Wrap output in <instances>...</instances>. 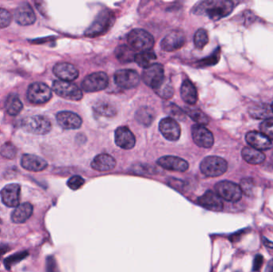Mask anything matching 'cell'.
<instances>
[{"mask_svg":"<svg viewBox=\"0 0 273 272\" xmlns=\"http://www.w3.org/2000/svg\"><path fill=\"white\" fill-rule=\"evenodd\" d=\"M57 124L65 130H77L81 127L83 120L75 113L62 111L56 115Z\"/></svg>","mask_w":273,"mask_h":272,"instance_id":"cell-15","label":"cell"},{"mask_svg":"<svg viewBox=\"0 0 273 272\" xmlns=\"http://www.w3.org/2000/svg\"><path fill=\"white\" fill-rule=\"evenodd\" d=\"M263 261H264V259H263L262 256L257 255L256 256L254 261V267H252L254 271L258 272L260 270V269L262 267Z\"/></svg>","mask_w":273,"mask_h":272,"instance_id":"cell-46","label":"cell"},{"mask_svg":"<svg viewBox=\"0 0 273 272\" xmlns=\"http://www.w3.org/2000/svg\"><path fill=\"white\" fill-rule=\"evenodd\" d=\"M271 112L272 111L271 107L268 104H256L249 110L250 115L257 119H265L267 117H270Z\"/></svg>","mask_w":273,"mask_h":272,"instance_id":"cell-33","label":"cell"},{"mask_svg":"<svg viewBox=\"0 0 273 272\" xmlns=\"http://www.w3.org/2000/svg\"><path fill=\"white\" fill-rule=\"evenodd\" d=\"M198 203L205 208L212 212H221L224 204L221 197L212 191H207L198 199Z\"/></svg>","mask_w":273,"mask_h":272,"instance_id":"cell-21","label":"cell"},{"mask_svg":"<svg viewBox=\"0 0 273 272\" xmlns=\"http://www.w3.org/2000/svg\"><path fill=\"white\" fill-rule=\"evenodd\" d=\"M21 165L28 171L41 172L47 169V162L38 156L25 154L22 157Z\"/></svg>","mask_w":273,"mask_h":272,"instance_id":"cell-23","label":"cell"},{"mask_svg":"<svg viewBox=\"0 0 273 272\" xmlns=\"http://www.w3.org/2000/svg\"><path fill=\"white\" fill-rule=\"evenodd\" d=\"M20 185L18 184H10L6 185L1 191L3 203L7 207H16L20 205Z\"/></svg>","mask_w":273,"mask_h":272,"instance_id":"cell-16","label":"cell"},{"mask_svg":"<svg viewBox=\"0 0 273 272\" xmlns=\"http://www.w3.org/2000/svg\"><path fill=\"white\" fill-rule=\"evenodd\" d=\"M113 13L109 10H103L98 15L92 25L86 30L85 35L88 37H97L104 34L114 23Z\"/></svg>","mask_w":273,"mask_h":272,"instance_id":"cell-4","label":"cell"},{"mask_svg":"<svg viewBox=\"0 0 273 272\" xmlns=\"http://www.w3.org/2000/svg\"><path fill=\"white\" fill-rule=\"evenodd\" d=\"M260 130L264 136L273 141V117L264 120L260 125Z\"/></svg>","mask_w":273,"mask_h":272,"instance_id":"cell-39","label":"cell"},{"mask_svg":"<svg viewBox=\"0 0 273 272\" xmlns=\"http://www.w3.org/2000/svg\"><path fill=\"white\" fill-rule=\"evenodd\" d=\"M52 89L57 95L70 101H79L83 98V92L77 85L70 81L56 80L53 82Z\"/></svg>","mask_w":273,"mask_h":272,"instance_id":"cell-6","label":"cell"},{"mask_svg":"<svg viewBox=\"0 0 273 272\" xmlns=\"http://www.w3.org/2000/svg\"><path fill=\"white\" fill-rule=\"evenodd\" d=\"M168 114H170L171 117H173L175 120H184L185 117V114L183 110H181V108L177 107L176 104H169L168 106Z\"/></svg>","mask_w":273,"mask_h":272,"instance_id":"cell-41","label":"cell"},{"mask_svg":"<svg viewBox=\"0 0 273 272\" xmlns=\"http://www.w3.org/2000/svg\"><path fill=\"white\" fill-rule=\"evenodd\" d=\"M115 56L121 62H131L134 61L135 53L133 49L126 45H121L115 50Z\"/></svg>","mask_w":273,"mask_h":272,"instance_id":"cell-31","label":"cell"},{"mask_svg":"<svg viewBox=\"0 0 273 272\" xmlns=\"http://www.w3.org/2000/svg\"><path fill=\"white\" fill-rule=\"evenodd\" d=\"M192 137L197 145L201 148L209 149L213 145L214 137L212 132L204 125L194 124L192 127Z\"/></svg>","mask_w":273,"mask_h":272,"instance_id":"cell-12","label":"cell"},{"mask_svg":"<svg viewBox=\"0 0 273 272\" xmlns=\"http://www.w3.org/2000/svg\"><path fill=\"white\" fill-rule=\"evenodd\" d=\"M33 213V206L30 203L20 204L11 213V220L14 224H24L31 217Z\"/></svg>","mask_w":273,"mask_h":272,"instance_id":"cell-25","label":"cell"},{"mask_svg":"<svg viewBox=\"0 0 273 272\" xmlns=\"http://www.w3.org/2000/svg\"><path fill=\"white\" fill-rule=\"evenodd\" d=\"M90 165L91 168L96 171L108 172L115 168L116 160L112 156L103 153L94 157Z\"/></svg>","mask_w":273,"mask_h":272,"instance_id":"cell-24","label":"cell"},{"mask_svg":"<svg viewBox=\"0 0 273 272\" xmlns=\"http://www.w3.org/2000/svg\"><path fill=\"white\" fill-rule=\"evenodd\" d=\"M156 117L154 110L149 107H143L136 112L135 119L139 124L148 127L152 124Z\"/></svg>","mask_w":273,"mask_h":272,"instance_id":"cell-29","label":"cell"},{"mask_svg":"<svg viewBox=\"0 0 273 272\" xmlns=\"http://www.w3.org/2000/svg\"><path fill=\"white\" fill-rule=\"evenodd\" d=\"M93 110L99 115L103 116V117H113L118 113L115 104L107 100H99L93 106Z\"/></svg>","mask_w":273,"mask_h":272,"instance_id":"cell-28","label":"cell"},{"mask_svg":"<svg viewBox=\"0 0 273 272\" xmlns=\"http://www.w3.org/2000/svg\"><path fill=\"white\" fill-rule=\"evenodd\" d=\"M53 72L56 77L64 81H74L77 79L79 75L77 69L74 65L67 62L56 64L53 68Z\"/></svg>","mask_w":273,"mask_h":272,"instance_id":"cell-20","label":"cell"},{"mask_svg":"<svg viewBox=\"0 0 273 272\" xmlns=\"http://www.w3.org/2000/svg\"><path fill=\"white\" fill-rule=\"evenodd\" d=\"M115 143L120 148L130 150L134 147L136 139L127 127H119L115 130Z\"/></svg>","mask_w":273,"mask_h":272,"instance_id":"cell-22","label":"cell"},{"mask_svg":"<svg viewBox=\"0 0 273 272\" xmlns=\"http://www.w3.org/2000/svg\"><path fill=\"white\" fill-rule=\"evenodd\" d=\"M27 256H28V253L27 252H21V253H16V254L9 256L4 261L5 267L9 270L12 266L24 260Z\"/></svg>","mask_w":273,"mask_h":272,"instance_id":"cell-38","label":"cell"},{"mask_svg":"<svg viewBox=\"0 0 273 272\" xmlns=\"http://www.w3.org/2000/svg\"><path fill=\"white\" fill-rule=\"evenodd\" d=\"M241 156L246 162L251 164H260L265 160V155L262 152L247 146L241 151Z\"/></svg>","mask_w":273,"mask_h":272,"instance_id":"cell-27","label":"cell"},{"mask_svg":"<svg viewBox=\"0 0 273 272\" xmlns=\"http://www.w3.org/2000/svg\"><path fill=\"white\" fill-rule=\"evenodd\" d=\"M12 17L11 13L4 8H0V28H5L11 24Z\"/></svg>","mask_w":273,"mask_h":272,"instance_id":"cell-42","label":"cell"},{"mask_svg":"<svg viewBox=\"0 0 273 272\" xmlns=\"http://www.w3.org/2000/svg\"><path fill=\"white\" fill-rule=\"evenodd\" d=\"M215 191L221 199L228 202H237L242 197L240 185L228 180H222L216 184Z\"/></svg>","mask_w":273,"mask_h":272,"instance_id":"cell-7","label":"cell"},{"mask_svg":"<svg viewBox=\"0 0 273 272\" xmlns=\"http://www.w3.org/2000/svg\"><path fill=\"white\" fill-rule=\"evenodd\" d=\"M157 59V55L153 51H145L135 54L134 61L142 68L146 69L153 65V61Z\"/></svg>","mask_w":273,"mask_h":272,"instance_id":"cell-32","label":"cell"},{"mask_svg":"<svg viewBox=\"0 0 273 272\" xmlns=\"http://www.w3.org/2000/svg\"><path fill=\"white\" fill-rule=\"evenodd\" d=\"M109 85V78L104 72H95L87 76L82 83V88L88 93L105 90Z\"/></svg>","mask_w":273,"mask_h":272,"instance_id":"cell-10","label":"cell"},{"mask_svg":"<svg viewBox=\"0 0 273 272\" xmlns=\"http://www.w3.org/2000/svg\"><path fill=\"white\" fill-rule=\"evenodd\" d=\"M0 154L7 159H13L17 154V149L11 143L8 142L4 144L0 150Z\"/></svg>","mask_w":273,"mask_h":272,"instance_id":"cell-40","label":"cell"},{"mask_svg":"<svg viewBox=\"0 0 273 272\" xmlns=\"http://www.w3.org/2000/svg\"><path fill=\"white\" fill-rule=\"evenodd\" d=\"M181 95L185 102L194 104L198 99V90L189 80H185L181 87Z\"/></svg>","mask_w":273,"mask_h":272,"instance_id":"cell-26","label":"cell"},{"mask_svg":"<svg viewBox=\"0 0 273 272\" xmlns=\"http://www.w3.org/2000/svg\"><path fill=\"white\" fill-rule=\"evenodd\" d=\"M240 187H241L242 193H244L248 197H251L252 195H254L255 182H254V180L252 179H243L241 181Z\"/></svg>","mask_w":273,"mask_h":272,"instance_id":"cell-37","label":"cell"},{"mask_svg":"<svg viewBox=\"0 0 273 272\" xmlns=\"http://www.w3.org/2000/svg\"><path fill=\"white\" fill-rule=\"evenodd\" d=\"M219 58L220 51L218 49V51H215V52L210 57H208V58L200 61V66L206 67V66L215 65L216 64H218Z\"/></svg>","mask_w":273,"mask_h":272,"instance_id":"cell-44","label":"cell"},{"mask_svg":"<svg viewBox=\"0 0 273 272\" xmlns=\"http://www.w3.org/2000/svg\"><path fill=\"white\" fill-rule=\"evenodd\" d=\"M114 81L119 87L122 89H133L139 86L140 82V76L133 70H120L114 74Z\"/></svg>","mask_w":273,"mask_h":272,"instance_id":"cell-11","label":"cell"},{"mask_svg":"<svg viewBox=\"0 0 273 272\" xmlns=\"http://www.w3.org/2000/svg\"><path fill=\"white\" fill-rule=\"evenodd\" d=\"M14 19L21 26L32 25L36 21L35 13L30 4L23 3L14 11Z\"/></svg>","mask_w":273,"mask_h":272,"instance_id":"cell-17","label":"cell"},{"mask_svg":"<svg viewBox=\"0 0 273 272\" xmlns=\"http://www.w3.org/2000/svg\"><path fill=\"white\" fill-rule=\"evenodd\" d=\"M85 184V180L80 176L70 177L67 181V186L72 190H77Z\"/></svg>","mask_w":273,"mask_h":272,"instance_id":"cell-43","label":"cell"},{"mask_svg":"<svg viewBox=\"0 0 273 272\" xmlns=\"http://www.w3.org/2000/svg\"><path fill=\"white\" fill-rule=\"evenodd\" d=\"M264 272H273V260H271L268 262Z\"/></svg>","mask_w":273,"mask_h":272,"instance_id":"cell-48","label":"cell"},{"mask_svg":"<svg viewBox=\"0 0 273 272\" xmlns=\"http://www.w3.org/2000/svg\"><path fill=\"white\" fill-rule=\"evenodd\" d=\"M46 272H60L55 259L53 256L47 257Z\"/></svg>","mask_w":273,"mask_h":272,"instance_id":"cell-45","label":"cell"},{"mask_svg":"<svg viewBox=\"0 0 273 272\" xmlns=\"http://www.w3.org/2000/svg\"><path fill=\"white\" fill-rule=\"evenodd\" d=\"M158 164L165 169L170 171L185 172L189 170V163L181 157L174 156H165L158 159Z\"/></svg>","mask_w":273,"mask_h":272,"instance_id":"cell-18","label":"cell"},{"mask_svg":"<svg viewBox=\"0 0 273 272\" xmlns=\"http://www.w3.org/2000/svg\"><path fill=\"white\" fill-rule=\"evenodd\" d=\"M185 43V36L182 31H172L163 38L161 47L166 52H172L182 48Z\"/></svg>","mask_w":273,"mask_h":272,"instance_id":"cell-14","label":"cell"},{"mask_svg":"<svg viewBox=\"0 0 273 272\" xmlns=\"http://www.w3.org/2000/svg\"><path fill=\"white\" fill-rule=\"evenodd\" d=\"M9 247L6 244H0V258L2 257L9 250Z\"/></svg>","mask_w":273,"mask_h":272,"instance_id":"cell-47","label":"cell"},{"mask_svg":"<svg viewBox=\"0 0 273 272\" xmlns=\"http://www.w3.org/2000/svg\"><path fill=\"white\" fill-rule=\"evenodd\" d=\"M159 130L163 137L170 141H178L181 136V127L176 120L165 117L159 123Z\"/></svg>","mask_w":273,"mask_h":272,"instance_id":"cell-13","label":"cell"},{"mask_svg":"<svg viewBox=\"0 0 273 272\" xmlns=\"http://www.w3.org/2000/svg\"><path fill=\"white\" fill-rule=\"evenodd\" d=\"M21 127L29 134L44 135L51 130V123L44 116H29L22 120Z\"/></svg>","mask_w":273,"mask_h":272,"instance_id":"cell-2","label":"cell"},{"mask_svg":"<svg viewBox=\"0 0 273 272\" xmlns=\"http://www.w3.org/2000/svg\"><path fill=\"white\" fill-rule=\"evenodd\" d=\"M142 81L151 87L153 90L160 87L165 80V71L164 67L160 64H153V65L145 69L142 72Z\"/></svg>","mask_w":273,"mask_h":272,"instance_id":"cell-8","label":"cell"},{"mask_svg":"<svg viewBox=\"0 0 273 272\" xmlns=\"http://www.w3.org/2000/svg\"><path fill=\"white\" fill-rule=\"evenodd\" d=\"M200 170L204 175L208 177H217L223 175L228 170V163L225 159L217 156L205 157L201 164Z\"/></svg>","mask_w":273,"mask_h":272,"instance_id":"cell-5","label":"cell"},{"mask_svg":"<svg viewBox=\"0 0 273 272\" xmlns=\"http://www.w3.org/2000/svg\"><path fill=\"white\" fill-rule=\"evenodd\" d=\"M245 140L250 147L260 151L270 150L272 147L271 140L260 132H248L245 136Z\"/></svg>","mask_w":273,"mask_h":272,"instance_id":"cell-19","label":"cell"},{"mask_svg":"<svg viewBox=\"0 0 273 272\" xmlns=\"http://www.w3.org/2000/svg\"><path fill=\"white\" fill-rule=\"evenodd\" d=\"M27 99L33 104H43L50 101L52 92L48 86L43 82H34L29 87Z\"/></svg>","mask_w":273,"mask_h":272,"instance_id":"cell-9","label":"cell"},{"mask_svg":"<svg viewBox=\"0 0 273 272\" xmlns=\"http://www.w3.org/2000/svg\"><path fill=\"white\" fill-rule=\"evenodd\" d=\"M23 103L18 94H11L7 97L5 102L6 111L11 116H17L23 110Z\"/></svg>","mask_w":273,"mask_h":272,"instance_id":"cell-30","label":"cell"},{"mask_svg":"<svg viewBox=\"0 0 273 272\" xmlns=\"http://www.w3.org/2000/svg\"><path fill=\"white\" fill-rule=\"evenodd\" d=\"M194 45L197 48L201 50L203 49L208 43V35L206 30L199 29L194 35Z\"/></svg>","mask_w":273,"mask_h":272,"instance_id":"cell-36","label":"cell"},{"mask_svg":"<svg viewBox=\"0 0 273 272\" xmlns=\"http://www.w3.org/2000/svg\"><path fill=\"white\" fill-rule=\"evenodd\" d=\"M233 8L232 1L209 0L198 4L194 8V13L196 15H205L212 20H219L230 15Z\"/></svg>","mask_w":273,"mask_h":272,"instance_id":"cell-1","label":"cell"},{"mask_svg":"<svg viewBox=\"0 0 273 272\" xmlns=\"http://www.w3.org/2000/svg\"><path fill=\"white\" fill-rule=\"evenodd\" d=\"M271 111H272V113H273V103L272 104H271Z\"/></svg>","mask_w":273,"mask_h":272,"instance_id":"cell-49","label":"cell"},{"mask_svg":"<svg viewBox=\"0 0 273 272\" xmlns=\"http://www.w3.org/2000/svg\"><path fill=\"white\" fill-rule=\"evenodd\" d=\"M127 41L133 51L145 52L149 51L154 45V38L147 31L134 29L128 34Z\"/></svg>","mask_w":273,"mask_h":272,"instance_id":"cell-3","label":"cell"},{"mask_svg":"<svg viewBox=\"0 0 273 272\" xmlns=\"http://www.w3.org/2000/svg\"><path fill=\"white\" fill-rule=\"evenodd\" d=\"M185 113L187 115L193 120L195 122L198 123L200 125H205L208 124V118L199 109L185 108Z\"/></svg>","mask_w":273,"mask_h":272,"instance_id":"cell-35","label":"cell"},{"mask_svg":"<svg viewBox=\"0 0 273 272\" xmlns=\"http://www.w3.org/2000/svg\"><path fill=\"white\" fill-rule=\"evenodd\" d=\"M155 93L164 99H169L174 94V89L169 79L165 78L160 87L154 90Z\"/></svg>","mask_w":273,"mask_h":272,"instance_id":"cell-34","label":"cell"}]
</instances>
